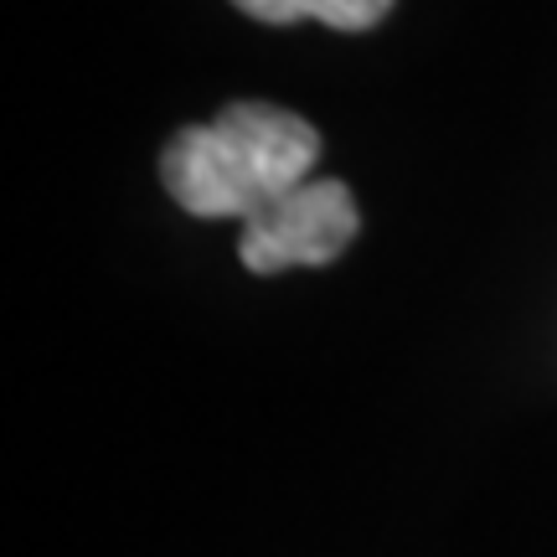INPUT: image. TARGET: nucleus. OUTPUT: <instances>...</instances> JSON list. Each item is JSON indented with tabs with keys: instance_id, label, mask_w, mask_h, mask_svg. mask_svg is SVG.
I'll use <instances>...</instances> for the list:
<instances>
[{
	"instance_id": "1",
	"label": "nucleus",
	"mask_w": 557,
	"mask_h": 557,
	"mask_svg": "<svg viewBox=\"0 0 557 557\" xmlns=\"http://www.w3.org/2000/svg\"><path fill=\"white\" fill-rule=\"evenodd\" d=\"M320 160V129L278 103H227L212 124H186L165 156L160 181L191 218H259L269 201L310 181Z\"/></svg>"
},
{
	"instance_id": "2",
	"label": "nucleus",
	"mask_w": 557,
	"mask_h": 557,
	"mask_svg": "<svg viewBox=\"0 0 557 557\" xmlns=\"http://www.w3.org/2000/svg\"><path fill=\"white\" fill-rule=\"evenodd\" d=\"M361 233L357 197L336 176H310L289 197L269 201L259 218L243 222L238 259L248 274H284V269H325L336 263Z\"/></svg>"
},
{
	"instance_id": "3",
	"label": "nucleus",
	"mask_w": 557,
	"mask_h": 557,
	"mask_svg": "<svg viewBox=\"0 0 557 557\" xmlns=\"http://www.w3.org/2000/svg\"><path fill=\"white\" fill-rule=\"evenodd\" d=\"M243 16L269 21V26H295V21H320L331 32H372L393 0H233Z\"/></svg>"
}]
</instances>
